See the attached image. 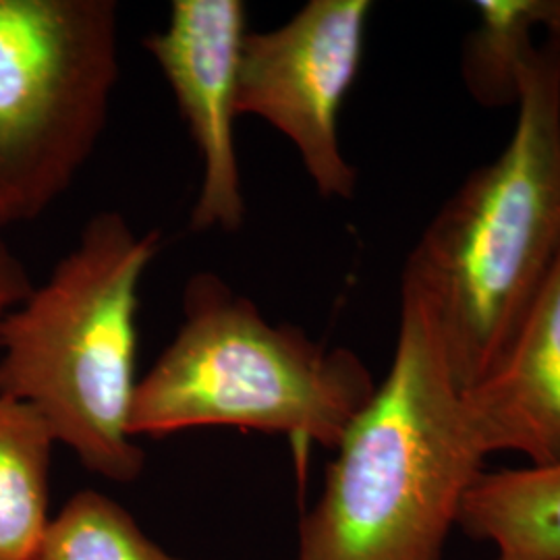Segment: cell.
<instances>
[{"label":"cell","instance_id":"1","mask_svg":"<svg viewBox=\"0 0 560 560\" xmlns=\"http://www.w3.org/2000/svg\"><path fill=\"white\" fill-rule=\"evenodd\" d=\"M501 154L444 201L409 252L400 293L420 300L463 390L502 358L560 256V36L520 83Z\"/></svg>","mask_w":560,"mask_h":560},{"label":"cell","instance_id":"2","mask_svg":"<svg viewBox=\"0 0 560 560\" xmlns=\"http://www.w3.org/2000/svg\"><path fill=\"white\" fill-rule=\"evenodd\" d=\"M483 460L436 322L400 293L390 368L301 520L298 560H444Z\"/></svg>","mask_w":560,"mask_h":560},{"label":"cell","instance_id":"3","mask_svg":"<svg viewBox=\"0 0 560 560\" xmlns=\"http://www.w3.org/2000/svg\"><path fill=\"white\" fill-rule=\"evenodd\" d=\"M161 231L101 212L50 279L0 330V395L30 405L55 442L104 480L129 483L145 453L131 436L138 310Z\"/></svg>","mask_w":560,"mask_h":560},{"label":"cell","instance_id":"4","mask_svg":"<svg viewBox=\"0 0 560 560\" xmlns=\"http://www.w3.org/2000/svg\"><path fill=\"white\" fill-rule=\"evenodd\" d=\"M376 386L353 351L266 320L221 277L198 272L187 280L175 339L138 382L129 430L138 441L240 428L337 451Z\"/></svg>","mask_w":560,"mask_h":560},{"label":"cell","instance_id":"5","mask_svg":"<svg viewBox=\"0 0 560 560\" xmlns=\"http://www.w3.org/2000/svg\"><path fill=\"white\" fill-rule=\"evenodd\" d=\"M117 80V2L0 0V231L71 187L106 129Z\"/></svg>","mask_w":560,"mask_h":560},{"label":"cell","instance_id":"6","mask_svg":"<svg viewBox=\"0 0 560 560\" xmlns=\"http://www.w3.org/2000/svg\"><path fill=\"white\" fill-rule=\"evenodd\" d=\"M368 0H310L279 27L243 40L237 115L291 141L322 198L349 200L358 171L340 148L339 115L360 73Z\"/></svg>","mask_w":560,"mask_h":560},{"label":"cell","instance_id":"7","mask_svg":"<svg viewBox=\"0 0 560 560\" xmlns=\"http://www.w3.org/2000/svg\"><path fill=\"white\" fill-rule=\"evenodd\" d=\"M247 9L241 0H175L145 48L168 81L201 159L194 231H240L245 198L233 122Z\"/></svg>","mask_w":560,"mask_h":560},{"label":"cell","instance_id":"8","mask_svg":"<svg viewBox=\"0 0 560 560\" xmlns=\"http://www.w3.org/2000/svg\"><path fill=\"white\" fill-rule=\"evenodd\" d=\"M481 453L560 460V256L499 363L460 393Z\"/></svg>","mask_w":560,"mask_h":560},{"label":"cell","instance_id":"9","mask_svg":"<svg viewBox=\"0 0 560 560\" xmlns=\"http://www.w3.org/2000/svg\"><path fill=\"white\" fill-rule=\"evenodd\" d=\"M457 527L494 560H560V460L481 471Z\"/></svg>","mask_w":560,"mask_h":560},{"label":"cell","instance_id":"10","mask_svg":"<svg viewBox=\"0 0 560 560\" xmlns=\"http://www.w3.org/2000/svg\"><path fill=\"white\" fill-rule=\"evenodd\" d=\"M476 27L460 55L469 94L488 108L517 104L527 65L550 36H560V0H480Z\"/></svg>","mask_w":560,"mask_h":560},{"label":"cell","instance_id":"11","mask_svg":"<svg viewBox=\"0 0 560 560\" xmlns=\"http://www.w3.org/2000/svg\"><path fill=\"white\" fill-rule=\"evenodd\" d=\"M55 444L30 405L0 395V560H34L40 548Z\"/></svg>","mask_w":560,"mask_h":560},{"label":"cell","instance_id":"12","mask_svg":"<svg viewBox=\"0 0 560 560\" xmlns=\"http://www.w3.org/2000/svg\"><path fill=\"white\" fill-rule=\"evenodd\" d=\"M34 560H183L145 536L133 515L98 490H80L52 517Z\"/></svg>","mask_w":560,"mask_h":560},{"label":"cell","instance_id":"13","mask_svg":"<svg viewBox=\"0 0 560 560\" xmlns=\"http://www.w3.org/2000/svg\"><path fill=\"white\" fill-rule=\"evenodd\" d=\"M34 282L30 279L27 268L18 258V254L9 247L0 231V330L7 316L20 307L34 291Z\"/></svg>","mask_w":560,"mask_h":560}]
</instances>
